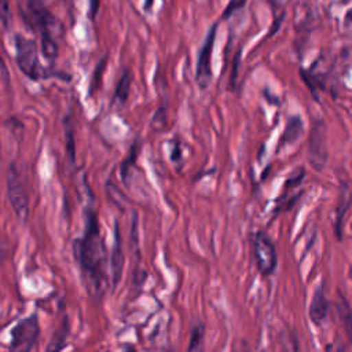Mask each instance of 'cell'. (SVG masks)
I'll return each mask as SVG.
<instances>
[{
    "instance_id": "cell-4",
    "label": "cell",
    "mask_w": 352,
    "mask_h": 352,
    "mask_svg": "<svg viewBox=\"0 0 352 352\" xmlns=\"http://www.w3.org/2000/svg\"><path fill=\"white\" fill-rule=\"evenodd\" d=\"M8 196L16 216L21 222H25L30 216V197L23 178L14 165H10L8 171Z\"/></svg>"
},
{
    "instance_id": "cell-14",
    "label": "cell",
    "mask_w": 352,
    "mask_h": 352,
    "mask_svg": "<svg viewBox=\"0 0 352 352\" xmlns=\"http://www.w3.org/2000/svg\"><path fill=\"white\" fill-rule=\"evenodd\" d=\"M68 316L64 318V322L60 327V330H57L51 338V341L49 342L47 351L46 352H61L67 344V338H68Z\"/></svg>"
},
{
    "instance_id": "cell-15",
    "label": "cell",
    "mask_w": 352,
    "mask_h": 352,
    "mask_svg": "<svg viewBox=\"0 0 352 352\" xmlns=\"http://www.w3.org/2000/svg\"><path fill=\"white\" fill-rule=\"evenodd\" d=\"M40 36H42V53L45 58L49 61L57 60L60 54V49L54 36L49 34H40Z\"/></svg>"
},
{
    "instance_id": "cell-24",
    "label": "cell",
    "mask_w": 352,
    "mask_h": 352,
    "mask_svg": "<svg viewBox=\"0 0 352 352\" xmlns=\"http://www.w3.org/2000/svg\"><path fill=\"white\" fill-rule=\"evenodd\" d=\"M268 5L272 8L274 13H277L279 9H281V5H282V0H267Z\"/></svg>"
},
{
    "instance_id": "cell-5",
    "label": "cell",
    "mask_w": 352,
    "mask_h": 352,
    "mask_svg": "<svg viewBox=\"0 0 352 352\" xmlns=\"http://www.w3.org/2000/svg\"><path fill=\"white\" fill-rule=\"evenodd\" d=\"M308 161L312 168L320 172L327 161V139L326 126L322 120H316L312 124L308 139Z\"/></svg>"
},
{
    "instance_id": "cell-31",
    "label": "cell",
    "mask_w": 352,
    "mask_h": 352,
    "mask_svg": "<svg viewBox=\"0 0 352 352\" xmlns=\"http://www.w3.org/2000/svg\"><path fill=\"white\" fill-rule=\"evenodd\" d=\"M164 352H174V351H172V349H171V348H168V349H165V351H164Z\"/></svg>"
},
{
    "instance_id": "cell-11",
    "label": "cell",
    "mask_w": 352,
    "mask_h": 352,
    "mask_svg": "<svg viewBox=\"0 0 352 352\" xmlns=\"http://www.w3.org/2000/svg\"><path fill=\"white\" fill-rule=\"evenodd\" d=\"M303 121L298 116H293L288 120L286 127L279 138V143H278V150L286 148L288 145L294 143L296 141H298V138L303 134Z\"/></svg>"
},
{
    "instance_id": "cell-23",
    "label": "cell",
    "mask_w": 352,
    "mask_h": 352,
    "mask_svg": "<svg viewBox=\"0 0 352 352\" xmlns=\"http://www.w3.org/2000/svg\"><path fill=\"white\" fill-rule=\"evenodd\" d=\"M8 253H9L8 241H6V238L3 237L2 231H0V264H2V263L6 260Z\"/></svg>"
},
{
    "instance_id": "cell-8",
    "label": "cell",
    "mask_w": 352,
    "mask_h": 352,
    "mask_svg": "<svg viewBox=\"0 0 352 352\" xmlns=\"http://www.w3.org/2000/svg\"><path fill=\"white\" fill-rule=\"evenodd\" d=\"M27 10L30 13V20L32 21V25L38 28L40 34L53 35L51 31L56 30L57 21L42 0H28Z\"/></svg>"
},
{
    "instance_id": "cell-2",
    "label": "cell",
    "mask_w": 352,
    "mask_h": 352,
    "mask_svg": "<svg viewBox=\"0 0 352 352\" xmlns=\"http://www.w3.org/2000/svg\"><path fill=\"white\" fill-rule=\"evenodd\" d=\"M16 60L20 71L31 80L46 79V71L42 68L36 43L23 35L16 36Z\"/></svg>"
},
{
    "instance_id": "cell-30",
    "label": "cell",
    "mask_w": 352,
    "mask_h": 352,
    "mask_svg": "<svg viewBox=\"0 0 352 352\" xmlns=\"http://www.w3.org/2000/svg\"><path fill=\"white\" fill-rule=\"evenodd\" d=\"M294 352H298V348H297V342H294Z\"/></svg>"
},
{
    "instance_id": "cell-9",
    "label": "cell",
    "mask_w": 352,
    "mask_h": 352,
    "mask_svg": "<svg viewBox=\"0 0 352 352\" xmlns=\"http://www.w3.org/2000/svg\"><path fill=\"white\" fill-rule=\"evenodd\" d=\"M123 268H124V252H123V242H121V234L119 223H115V244L110 255V270H112V283L113 288L119 285L123 277Z\"/></svg>"
},
{
    "instance_id": "cell-29",
    "label": "cell",
    "mask_w": 352,
    "mask_h": 352,
    "mask_svg": "<svg viewBox=\"0 0 352 352\" xmlns=\"http://www.w3.org/2000/svg\"><path fill=\"white\" fill-rule=\"evenodd\" d=\"M348 277H349V279L352 281V266L349 267V272H348Z\"/></svg>"
},
{
    "instance_id": "cell-26",
    "label": "cell",
    "mask_w": 352,
    "mask_h": 352,
    "mask_svg": "<svg viewBox=\"0 0 352 352\" xmlns=\"http://www.w3.org/2000/svg\"><path fill=\"white\" fill-rule=\"evenodd\" d=\"M249 345L245 342V341H242V345H239L238 348H235V352H249V348H248Z\"/></svg>"
},
{
    "instance_id": "cell-27",
    "label": "cell",
    "mask_w": 352,
    "mask_h": 352,
    "mask_svg": "<svg viewBox=\"0 0 352 352\" xmlns=\"http://www.w3.org/2000/svg\"><path fill=\"white\" fill-rule=\"evenodd\" d=\"M327 352H333V349H331V345H329V347H327ZM334 352H345V351H344V348L340 345V347H338V348H337Z\"/></svg>"
},
{
    "instance_id": "cell-3",
    "label": "cell",
    "mask_w": 352,
    "mask_h": 352,
    "mask_svg": "<svg viewBox=\"0 0 352 352\" xmlns=\"http://www.w3.org/2000/svg\"><path fill=\"white\" fill-rule=\"evenodd\" d=\"M40 326L36 314L20 320L12 329V344L9 352H31L39 338Z\"/></svg>"
},
{
    "instance_id": "cell-7",
    "label": "cell",
    "mask_w": 352,
    "mask_h": 352,
    "mask_svg": "<svg viewBox=\"0 0 352 352\" xmlns=\"http://www.w3.org/2000/svg\"><path fill=\"white\" fill-rule=\"evenodd\" d=\"M255 259L259 271L263 275H270L274 272L278 264V256L272 241L264 233H257L255 237Z\"/></svg>"
},
{
    "instance_id": "cell-32",
    "label": "cell",
    "mask_w": 352,
    "mask_h": 352,
    "mask_svg": "<svg viewBox=\"0 0 352 352\" xmlns=\"http://www.w3.org/2000/svg\"><path fill=\"white\" fill-rule=\"evenodd\" d=\"M197 352H202V351H197Z\"/></svg>"
},
{
    "instance_id": "cell-18",
    "label": "cell",
    "mask_w": 352,
    "mask_h": 352,
    "mask_svg": "<svg viewBox=\"0 0 352 352\" xmlns=\"http://www.w3.org/2000/svg\"><path fill=\"white\" fill-rule=\"evenodd\" d=\"M12 20H13V14H12L10 0H0V21H2L6 30L10 28Z\"/></svg>"
},
{
    "instance_id": "cell-25",
    "label": "cell",
    "mask_w": 352,
    "mask_h": 352,
    "mask_svg": "<svg viewBox=\"0 0 352 352\" xmlns=\"http://www.w3.org/2000/svg\"><path fill=\"white\" fill-rule=\"evenodd\" d=\"M98 5H99L98 0H91V16H93V19H94V17H95V14H97Z\"/></svg>"
},
{
    "instance_id": "cell-12",
    "label": "cell",
    "mask_w": 352,
    "mask_h": 352,
    "mask_svg": "<svg viewBox=\"0 0 352 352\" xmlns=\"http://www.w3.org/2000/svg\"><path fill=\"white\" fill-rule=\"evenodd\" d=\"M336 309L338 312V318L344 326V330L347 333V337L349 342L352 344V309L348 303V300L342 296L341 292L337 293L336 298Z\"/></svg>"
},
{
    "instance_id": "cell-6",
    "label": "cell",
    "mask_w": 352,
    "mask_h": 352,
    "mask_svg": "<svg viewBox=\"0 0 352 352\" xmlns=\"http://www.w3.org/2000/svg\"><path fill=\"white\" fill-rule=\"evenodd\" d=\"M216 32H218V24L212 25V28L207 34L204 45L198 54V60H197L196 80H197L200 89H202V90H205L209 86L211 79H212L211 61H212V51H213L215 40H216Z\"/></svg>"
},
{
    "instance_id": "cell-1",
    "label": "cell",
    "mask_w": 352,
    "mask_h": 352,
    "mask_svg": "<svg viewBox=\"0 0 352 352\" xmlns=\"http://www.w3.org/2000/svg\"><path fill=\"white\" fill-rule=\"evenodd\" d=\"M73 253L91 292L104 293L108 286L106 245L101 224L93 209L86 211V228L82 238L75 239Z\"/></svg>"
},
{
    "instance_id": "cell-20",
    "label": "cell",
    "mask_w": 352,
    "mask_h": 352,
    "mask_svg": "<svg viewBox=\"0 0 352 352\" xmlns=\"http://www.w3.org/2000/svg\"><path fill=\"white\" fill-rule=\"evenodd\" d=\"M246 3H248V0H230L228 5H227L226 9H224L223 19H224V20L230 19L233 14H235L237 12H239L241 9H244Z\"/></svg>"
},
{
    "instance_id": "cell-22",
    "label": "cell",
    "mask_w": 352,
    "mask_h": 352,
    "mask_svg": "<svg viewBox=\"0 0 352 352\" xmlns=\"http://www.w3.org/2000/svg\"><path fill=\"white\" fill-rule=\"evenodd\" d=\"M135 157H137V146H134V148L131 149V154H130V157H128V159L124 161V164L121 165V176H123V179H124V180L127 179L128 168H130V165H131V164H134Z\"/></svg>"
},
{
    "instance_id": "cell-16",
    "label": "cell",
    "mask_w": 352,
    "mask_h": 352,
    "mask_svg": "<svg viewBox=\"0 0 352 352\" xmlns=\"http://www.w3.org/2000/svg\"><path fill=\"white\" fill-rule=\"evenodd\" d=\"M349 207V193L348 191H344L340 197V204L337 207V216H336V226H334V233H336V237L338 239H341V227H342V220H344V215L347 212Z\"/></svg>"
},
{
    "instance_id": "cell-19",
    "label": "cell",
    "mask_w": 352,
    "mask_h": 352,
    "mask_svg": "<svg viewBox=\"0 0 352 352\" xmlns=\"http://www.w3.org/2000/svg\"><path fill=\"white\" fill-rule=\"evenodd\" d=\"M65 135H67V152L68 156L71 159V161H75V156H76V149H75V134H73V128L68 120V127L65 128Z\"/></svg>"
},
{
    "instance_id": "cell-17",
    "label": "cell",
    "mask_w": 352,
    "mask_h": 352,
    "mask_svg": "<svg viewBox=\"0 0 352 352\" xmlns=\"http://www.w3.org/2000/svg\"><path fill=\"white\" fill-rule=\"evenodd\" d=\"M204 333H205V329H204L202 323H197V325L193 327L187 352H196V351L201 347V342H202V338H204Z\"/></svg>"
},
{
    "instance_id": "cell-10",
    "label": "cell",
    "mask_w": 352,
    "mask_h": 352,
    "mask_svg": "<svg viewBox=\"0 0 352 352\" xmlns=\"http://www.w3.org/2000/svg\"><path fill=\"white\" fill-rule=\"evenodd\" d=\"M329 308H330V303L326 297V293L322 286H318L312 296V300L309 304V311H308L309 319L314 322L315 326H320L326 320Z\"/></svg>"
},
{
    "instance_id": "cell-13",
    "label": "cell",
    "mask_w": 352,
    "mask_h": 352,
    "mask_svg": "<svg viewBox=\"0 0 352 352\" xmlns=\"http://www.w3.org/2000/svg\"><path fill=\"white\" fill-rule=\"evenodd\" d=\"M131 84H132V75L128 69H126L116 86V91H115V101L119 104H126L128 97H130V91H131Z\"/></svg>"
},
{
    "instance_id": "cell-21",
    "label": "cell",
    "mask_w": 352,
    "mask_h": 352,
    "mask_svg": "<svg viewBox=\"0 0 352 352\" xmlns=\"http://www.w3.org/2000/svg\"><path fill=\"white\" fill-rule=\"evenodd\" d=\"M106 61H108V57H105L97 67V71L94 73V79H93V84H91V94L98 90L99 84H101V79H102V73L105 71V65H106Z\"/></svg>"
},
{
    "instance_id": "cell-28",
    "label": "cell",
    "mask_w": 352,
    "mask_h": 352,
    "mask_svg": "<svg viewBox=\"0 0 352 352\" xmlns=\"http://www.w3.org/2000/svg\"><path fill=\"white\" fill-rule=\"evenodd\" d=\"M124 352H137V351H135L131 345H128V347H126V348H124Z\"/></svg>"
}]
</instances>
